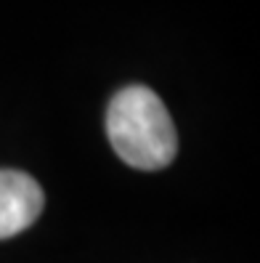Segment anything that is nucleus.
Segmentation results:
<instances>
[{
	"mask_svg": "<svg viewBox=\"0 0 260 263\" xmlns=\"http://www.w3.org/2000/svg\"><path fill=\"white\" fill-rule=\"evenodd\" d=\"M106 133L122 162L159 170L178 152V133L162 99L146 85L122 88L106 109Z\"/></svg>",
	"mask_w": 260,
	"mask_h": 263,
	"instance_id": "f257e3e1",
	"label": "nucleus"
},
{
	"mask_svg": "<svg viewBox=\"0 0 260 263\" xmlns=\"http://www.w3.org/2000/svg\"><path fill=\"white\" fill-rule=\"evenodd\" d=\"M40 183L22 170H0V239L16 237L43 213Z\"/></svg>",
	"mask_w": 260,
	"mask_h": 263,
	"instance_id": "f03ea898",
	"label": "nucleus"
}]
</instances>
